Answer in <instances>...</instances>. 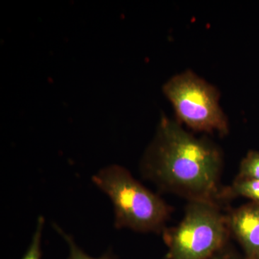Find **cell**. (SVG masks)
<instances>
[{"instance_id": "obj_1", "label": "cell", "mask_w": 259, "mask_h": 259, "mask_svg": "<svg viewBox=\"0 0 259 259\" xmlns=\"http://www.w3.org/2000/svg\"><path fill=\"white\" fill-rule=\"evenodd\" d=\"M222 168V153L215 144L194 137L166 116L142 161L148 178L190 201L215 202L221 197Z\"/></svg>"}, {"instance_id": "obj_2", "label": "cell", "mask_w": 259, "mask_h": 259, "mask_svg": "<svg viewBox=\"0 0 259 259\" xmlns=\"http://www.w3.org/2000/svg\"><path fill=\"white\" fill-rule=\"evenodd\" d=\"M93 181L111 199L116 228L143 233L164 231L171 212L169 206L135 180L125 168L110 165L94 175Z\"/></svg>"}, {"instance_id": "obj_3", "label": "cell", "mask_w": 259, "mask_h": 259, "mask_svg": "<svg viewBox=\"0 0 259 259\" xmlns=\"http://www.w3.org/2000/svg\"><path fill=\"white\" fill-rule=\"evenodd\" d=\"M227 217L212 201H190L178 226L163 231L167 259H210L226 247Z\"/></svg>"}, {"instance_id": "obj_4", "label": "cell", "mask_w": 259, "mask_h": 259, "mask_svg": "<svg viewBox=\"0 0 259 259\" xmlns=\"http://www.w3.org/2000/svg\"><path fill=\"white\" fill-rule=\"evenodd\" d=\"M163 91L182 123L197 132L228 134V121L220 105L219 91L193 71L172 76Z\"/></svg>"}, {"instance_id": "obj_5", "label": "cell", "mask_w": 259, "mask_h": 259, "mask_svg": "<svg viewBox=\"0 0 259 259\" xmlns=\"http://www.w3.org/2000/svg\"><path fill=\"white\" fill-rule=\"evenodd\" d=\"M227 223L245 258L259 259V204L250 202L234 209L227 217Z\"/></svg>"}, {"instance_id": "obj_6", "label": "cell", "mask_w": 259, "mask_h": 259, "mask_svg": "<svg viewBox=\"0 0 259 259\" xmlns=\"http://www.w3.org/2000/svg\"><path fill=\"white\" fill-rule=\"evenodd\" d=\"M242 197L259 204V180L237 177L231 187L221 192V197Z\"/></svg>"}, {"instance_id": "obj_7", "label": "cell", "mask_w": 259, "mask_h": 259, "mask_svg": "<svg viewBox=\"0 0 259 259\" xmlns=\"http://www.w3.org/2000/svg\"><path fill=\"white\" fill-rule=\"evenodd\" d=\"M238 177L259 180V151H248L241 162Z\"/></svg>"}, {"instance_id": "obj_8", "label": "cell", "mask_w": 259, "mask_h": 259, "mask_svg": "<svg viewBox=\"0 0 259 259\" xmlns=\"http://www.w3.org/2000/svg\"><path fill=\"white\" fill-rule=\"evenodd\" d=\"M54 228L69 245V255L67 259H115V257H114L111 251L107 252L105 254L98 257V258H94V257L90 256V255L85 253L75 243L74 238L67 233H65L60 227L54 224Z\"/></svg>"}, {"instance_id": "obj_9", "label": "cell", "mask_w": 259, "mask_h": 259, "mask_svg": "<svg viewBox=\"0 0 259 259\" xmlns=\"http://www.w3.org/2000/svg\"><path fill=\"white\" fill-rule=\"evenodd\" d=\"M44 223V218L39 217L32 241L21 259H41V237Z\"/></svg>"}, {"instance_id": "obj_10", "label": "cell", "mask_w": 259, "mask_h": 259, "mask_svg": "<svg viewBox=\"0 0 259 259\" xmlns=\"http://www.w3.org/2000/svg\"><path fill=\"white\" fill-rule=\"evenodd\" d=\"M210 259H242L234 252L228 250L226 247L213 255Z\"/></svg>"}, {"instance_id": "obj_11", "label": "cell", "mask_w": 259, "mask_h": 259, "mask_svg": "<svg viewBox=\"0 0 259 259\" xmlns=\"http://www.w3.org/2000/svg\"><path fill=\"white\" fill-rule=\"evenodd\" d=\"M163 259H167V258H166V257H165V258H163Z\"/></svg>"}]
</instances>
